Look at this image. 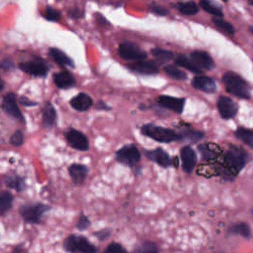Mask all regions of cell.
Returning a JSON list of instances; mask_svg holds the SVG:
<instances>
[{"mask_svg": "<svg viewBox=\"0 0 253 253\" xmlns=\"http://www.w3.org/2000/svg\"><path fill=\"white\" fill-rule=\"evenodd\" d=\"M53 82L59 89H68L75 85V79L68 71H62L53 75Z\"/></svg>", "mask_w": 253, "mask_h": 253, "instance_id": "cell-22", "label": "cell"}, {"mask_svg": "<svg viewBox=\"0 0 253 253\" xmlns=\"http://www.w3.org/2000/svg\"><path fill=\"white\" fill-rule=\"evenodd\" d=\"M4 183L8 188H10L18 193L24 191L27 187L25 179L19 175L14 174V173L6 174L4 176Z\"/></svg>", "mask_w": 253, "mask_h": 253, "instance_id": "cell-21", "label": "cell"}, {"mask_svg": "<svg viewBox=\"0 0 253 253\" xmlns=\"http://www.w3.org/2000/svg\"><path fill=\"white\" fill-rule=\"evenodd\" d=\"M0 66H1V68H4V69H10L13 67V63L8 59H4L1 61Z\"/></svg>", "mask_w": 253, "mask_h": 253, "instance_id": "cell-43", "label": "cell"}, {"mask_svg": "<svg viewBox=\"0 0 253 253\" xmlns=\"http://www.w3.org/2000/svg\"><path fill=\"white\" fill-rule=\"evenodd\" d=\"M175 62L178 65H180V66H182V67H184V68H186V69H188V70H190L194 73H200L201 72V69L192 60L187 58L185 55H182V54L178 55L175 59Z\"/></svg>", "mask_w": 253, "mask_h": 253, "instance_id": "cell-29", "label": "cell"}, {"mask_svg": "<svg viewBox=\"0 0 253 253\" xmlns=\"http://www.w3.org/2000/svg\"><path fill=\"white\" fill-rule=\"evenodd\" d=\"M181 140H188L191 142H197L204 137V132L197 129H185L181 133Z\"/></svg>", "mask_w": 253, "mask_h": 253, "instance_id": "cell-30", "label": "cell"}, {"mask_svg": "<svg viewBox=\"0 0 253 253\" xmlns=\"http://www.w3.org/2000/svg\"><path fill=\"white\" fill-rule=\"evenodd\" d=\"M249 1V3L251 4V5H253V0H248Z\"/></svg>", "mask_w": 253, "mask_h": 253, "instance_id": "cell-47", "label": "cell"}, {"mask_svg": "<svg viewBox=\"0 0 253 253\" xmlns=\"http://www.w3.org/2000/svg\"><path fill=\"white\" fill-rule=\"evenodd\" d=\"M50 210V206L42 203L25 204L19 208V213L25 222L30 224H38L40 223L42 215Z\"/></svg>", "mask_w": 253, "mask_h": 253, "instance_id": "cell-5", "label": "cell"}, {"mask_svg": "<svg viewBox=\"0 0 253 253\" xmlns=\"http://www.w3.org/2000/svg\"><path fill=\"white\" fill-rule=\"evenodd\" d=\"M19 66L23 71L34 76H44L47 72V67L45 66V64L38 61L23 62L20 63Z\"/></svg>", "mask_w": 253, "mask_h": 253, "instance_id": "cell-18", "label": "cell"}, {"mask_svg": "<svg viewBox=\"0 0 253 253\" xmlns=\"http://www.w3.org/2000/svg\"><path fill=\"white\" fill-rule=\"evenodd\" d=\"M164 71L172 78L177 79V80H185L187 78V75L184 71L180 70L174 65H166L164 67Z\"/></svg>", "mask_w": 253, "mask_h": 253, "instance_id": "cell-34", "label": "cell"}, {"mask_svg": "<svg viewBox=\"0 0 253 253\" xmlns=\"http://www.w3.org/2000/svg\"><path fill=\"white\" fill-rule=\"evenodd\" d=\"M111 233H112V229H111V228H103V229L94 231L93 235H94L98 240L104 241V240H107V239L111 236Z\"/></svg>", "mask_w": 253, "mask_h": 253, "instance_id": "cell-39", "label": "cell"}, {"mask_svg": "<svg viewBox=\"0 0 253 253\" xmlns=\"http://www.w3.org/2000/svg\"><path fill=\"white\" fill-rule=\"evenodd\" d=\"M102 253H109V252H108L107 250H105V251H104V252H102Z\"/></svg>", "mask_w": 253, "mask_h": 253, "instance_id": "cell-49", "label": "cell"}, {"mask_svg": "<svg viewBox=\"0 0 253 253\" xmlns=\"http://www.w3.org/2000/svg\"><path fill=\"white\" fill-rule=\"evenodd\" d=\"M141 154L137 146L133 143L125 144L119 148L115 153V159L117 162L127 166L129 168H135L139 164Z\"/></svg>", "mask_w": 253, "mask_h": 253, "instance_id": "cell-6", "label": "cell"}, {"mask_svg": "<svg viewBox=\"0 0 253 253\" xmlns=\"http://www.w3.org/2000/svg\"><path fill=\"white\" fill-rule=\"evenodd\" d=\"M140 132L143 135L162 143H169L172 141L181 140V134L176 132L174 129L155 126L153 124L143 125L140 127Z\"/></svg>", "mask_w": 253, "mask_h": 253, "instance_id": "cell-2", "label": "cell"}, {"mask_svg": "<svg viewBox=\"0 0 253 253\" xmlns=\"http://www.w3.org/2000/svg\"><path fill=\"white\" fill-rule=\"evenodd\" d=\"M200 5L205 11L213 16L221 17L223 15L221 8L211 0H200Z\"/></svg>", "mask_w": 253, "mask_h": 253, "instance_id": "cell-27", "label": "cell"}, {"mask_svg": "<svg viewBox=\"0 0 253 253\" xmlns=\"http://www.w3.org/2000/svg\"><path fill=\"white\" fill-rule=\"evenodd\" d=\"M119 53L121 57L126 60L136 61L146 58V53L143 50H141L136 44L131 42L121 43L119 47Z\"/></svg>", "mask_w": 253, "mask_h": 253, "instance_id": "cell-9", "label": "cell"}, {"mask_svg": "<svg viewBox=\"0 0 253 253\" xmlns=\"http://www.w3.org/2000/svg\"><path fill=\"white\" fill-rule=\"evenodd\" d=\"M80 15H81V12H79L77 9L74 10V13L72 14L73 17H80Z\"/></svg>", "mask_w": 253, "mask_h": 253, "instance_id": "cell-45", "label": "cell"}, {"mask_svg": "<svg viewBox=\"0 0 253 253\" xmlns=\"http://www.w3.org/2000/svg\"><path fill=\"white\" fill-rule=\"evenodd\" d=\"M3 87H4V85H3V83L0 81V92L2 91V89H3Z\"/></svg>", "mask_w": 253, "mask_h": 253, "instance_id": "cell-46", "label": "cell"}, {"mask_svg": "<svg viewBox=\"0 0 253 253\" xmlns=\"http://www.w3.org/2000/svg\"><path fill=\"white\" fill-rule=\"evenodd\" d=\"M2 109L12 118L18 120L21 123H25V118L21 112V110L18 107L17 104V99L14 93H7L3 99H2V104H1Z\"/></svg>", "mask_w": 253, "mask_h": 253, "instance_id": "cell-8", "label": "cell"}, {"mask_svg": "<svg viewBox=\"0 0 253 253\" xmlns=\"http://www.w3.org/2000/svg\"><path fill=\"white\" fill-rule=\"evenodd\" d=\"M130 253H158V248L151 241H144L136 246Z\"/></svg>", "mask_w": 253, "mask_h": 253, "instance_id": "cell-32", "label": "cell"}, {"mask_svg": "<svg viewBox=\"0 0 253 253\" xmlns=\"http://www.w3.org/2000/svg\"><path fill=\"white\" fill-rule=\"evenodd\" d=\"M177 10L182 13L183 15L191 16L195 15L198 12V6L195 2L189 1V2H179L175 5Z\"/></svg>", "mask_w": 253, "mask_h": 253, "instance_id": "cell-28", "label": "cell"}, {"mask_svg": "<svg viewBox=\"0 0 253 253\" xmlns=\"http://www.w3.org/2000/svg\"><path fill=\"white\" fill-rule=\"evenodd\" d=\"M64 136L69 146L76 150L86 151L90 148L88 137L82 131L76 128H69L65 131Z\"/></svg>", "mask_w": 253, "mask_h": 253, "instance_id": "cell-7", "label": "cell"}, {"mask_svg": "<svg viewBox=\"0 0 253 253\" xmlns=\"http://www.w3.org/2000/svg\"><path fill=\"white\" fill-rule=\"evenodd\" d=\"M151 53L152 55L159 61L161 62H166V61H169L170 59H172L173 57V53L169 50H166V49H162V48H153L151 50Z\"/></svg>", "mask_w": 253, "mask_h": 253, "instance_id": "cell-33", "label": "cell"}, {"mask_svg": "<svg viewBox=\"0 0 253 253\" xmlns=\"http://www.w3.org/2000/svg\"><path fill=\"white\" fill-rule=\"evenodd\" d=\"M12 253H23V248H22V245H17L13 248L12 250Z\"/></svg>", "mask_w": 253, "mask_h": 253, "instance_id": "cell-44", "label": "cell"}, {"mask_svg": "<svg viewBox=\"0 0 253 253\" xmlns=\"http://www.w3.org/2000/svg\"><path fill=\"white\" fill-rule=\"evenodd\" d=\"M248 153L238 146H231L223 155L221 176L224 179L232 180L244 168L247 163Z\"/></svg>", "mask_w": 253, "mask_h": 253, "instance_id": "cell-1", "label": "cell"}, {"mask_svg": "<svg viewBox=\"0 0 253 253\" xmlns=\"http://www.w3.org/2000/svg\"><path fill=\"white\" fill-rule=\"evenodd\" d=\"M192 85L196 89L207 93H213L216 90L215 82L207 76H196L192 81Z\"/></svg>", "mask_w": 253, "mask_h": 253, "instance_id": "cell-19", "label": "cell"}, {"mask_svg": "<svg viewBox=\"0 0 253 253\" xmlns=\"http://www.w3.org/2000/svg\"><path fill=\"white\" fill-rule=\"evenodd\" d=\"M48 53L50 55V57L57 63L60 65H67V66H73V62L72 60L61 50H59L58 48L55 47H51L48 50Z\"/></svg>", "mask_w": 253, "mask_h": 253, "instance_id": "cell-23", "label": "cell"}, {"mask_svg": "<svg viewBox=\"0 0 253 253\" xmlns=\"http://www.w3.org/2000/svg\"><path fill=\"white\" fill-rule=\"evenodd\" d=\"M129 68L132 71H135L137 73H141V74H156L158 72V67L157 65L151 61V60H145V59H141V60H136L133 61L132 63L129 64Z\"/></svg>", "mask_w": 253, "mask_h": 253, "instance_id": "cell-15", "label": "cell"}, {"mask_svg": "<svg viewBox=\"0 0 253 253\" xmlns=\"http://www.w3.org/2000/svg\"><path fill=\"white\" fill-rule=\"evenodd\" d=\"M150 10L156 14V15H159V16H165L168 14V10L162 6H159V5H156V4H153L150 6Z\"/></svg>", "mask_w": 253, "mask_h": 253, "instance_id": "cell-40", "label": "cell"}, {"mask_svg": "<svg viewBox=\"0 0 253 253\" xmlns=\"http://www.w3.org/2000/svg\"><path fill=\"white\" fill-rule=\"evenodd\" d=\"M91 225V221L89 219V217L84 214L83 212L79 215V217L77 218V221L75 223V227L77 230L79 231H83V230H86L89 228V226Z\"/></svg>", "mask_w": 253, "mask_h": 253, "instance_id": "cell-37", "label": "cell"}, {"mask_svg": "<svg viewBox=\"0 0 253 253\" xmlns=\"http://www.w3.org/2000/svg\"><path fill=\"white\" fill-rule=\"evenodd\" d=\"M182 167L185 172L191 173L197 163V154L191 146H184L180 150Z\"/></svg>", "mask_w": 253, "mask_h": 253, "instance_id": "cell-14", "label": "cell"}, {"mask_svg": "<svg viewBox=\"0 0 253 253\" xmlns=\"http://www.w3.org/2000/svg\"><path fill=\"white\" fill-rule=\"evenodd\" d=\"M70 106L78 112H85L87 110H89L93 104V100L92 98L86 94V93H79L78 95L74 96L70 102H69Z\"/></svg>", "mask_w": 253, "mask_h": 253, "instance_id": "cell-17", "label": "cell"}, {"mask_svg": "<svg viewBox=\"0 0 253 253\" xmlns=\"http://www.w3.org/2000/svg\"><path fill=\"white\" fill-rule=\"evenodd\" d=\"M227 233L229 235H241L243 237H250V227L245 222H237L228 227Z\"/></svg>", "mask_w": 253, "mask_h": 253, "instance_id": "cell-24", "label": "cell"}, {"mask_svg": "<svg viewBox=\"0 0 253 253\" xmlns=\"http://www.w3.org/2000/svg\"><path fill=\"white\" fill-rule=\"evenodd\" d=\"M199 150L202 153V157L204 160H210L215 156L217 152V147L216 145H211L210 143L201 144L199 145Z\"/></svg>", "mask_w": 253, "mask_h": 253, "instance_id": "cell-31", "label": "cell"}, {"mask_svg": "<svg viewBox=\"0 0 253 253\" xmlns=\"http://www.w3.org/2000/svg\"><path fill=\"white\" fill-rule=\"evenodd\" d=\"M56 110L53 105L47 102L42 109V126L45 128H51L55 126L56 123Z\"/></svg>", "mask_w": 253, "mask_h": 253, "instance_id": "cell-20", "label": "cell"}, {"mask_svg": "<svg viewBox=\"0 0 253 253\" xmlns=\"http://www.w3.org/2000/svg\"><path fill=\"white\" fill-rule=\"evenodd\" d=\"M250 31L252 32V34H253V28H250Z\"/></svg>", "mask_w": 253, "mask_h": 253, "instance_id": "cell-48", "label": "cell"}, {"mask_svg": "<svg viewBox=\"0 0 253 253\" xmlns=\"http://www.w3.org/2000/svg\"><path fill=\"white\" fill-rule=\"evenodd\" d=\"M191 59L200 69L210 70L214 67L212 58L205 51H201V50L193 51L191 53Z\"/></svg>", "mask_w": 253, "mask_h": 253, "instance_id": "cell-16", "label": "cell"}, {"mask_svg": "<svg viewBox=\"0 0 253 253\" xmlns=\"http://www.w3.org/2000/svg\"><path fill=\"white\" fill-rule=\"evenodd\" d=\"M19 102H20L21 105H23V106H25V107H33V106L38 105V103H36V102H34V101H32V100L26 98V97H20V98H19Z\"/></svg>", "mask_w": 253, "mask_h": 253, "instance_id": "cell-41", "label": "cell"}, {"mask_svg": "<svg viewBox=\"0 0 253 253\" xmlns=\"http://www.w3.org/2000/svg\"><path fill=\"white\" fill-rule=\"evenodd\" d=\"M95 108L97 110H100V111H110L111 110V107H109L106 103H104L103 101H99L97 102Z\"/></svg>", "mask_w": 253, "mask_h": 253, "instance_id": "cell-42", "label": "cell"}, {"mask_svg": "<svg viewBox=\"0 0 253 253\" xmlns=\"http://www.w3.org/2000/svg\"><path fill=\"white\" fill-rule=\"evenodd\" d=\"M223 1H226V0H223Z\"/></svg>", "mask_w": 253, "mask_h": 253, "instance_id": "cell-51", "label": "cell"}, {"mask_svg": "<svg viewBox=\"0 0 253 253\" xmlns=\"http://www.w3.org/2000/svg\"><path fill=\"white\" fill-rule=\"evenodd\" d=\"M234 133L239 140H241L243 143H245L246 145L253 149V129L240 126L237 127Z\"/></svg>", "mask_w": 253, "mask_h": 253, "instance_id": "cell-26", "label": "cell"}, {"mask_svg": "<svg viewBox=\"0 0 253 253\" xmlns=\"http://www.w3.org/2000/svg\"><path fill=\"white\" fill-rule=\"evenodd\" d=\"M212 22H213L214 26L219 31H221L223 33H226L228 35H233L234 34V28L228 22H226V21H224L222 19H218V18L212 19Z\"/></svg>", "mask_w": 253, "mask_h": 253, "instance_id": "cell-35", "label": "cell"}, {"mask_svg": "<svg viewBox=\"0 0 253 253\" xmlns=\"http://www.w3.org/2000/svg\"><path fill=\"white\" fill-rule=\"evenodd\" d=\"M158 104L170 111H173L176 114H181L184 110V105H185V99L184 98H176V97H171L167 95H161L157 99Z\"/></svg>", "mask_w": 253, "mask_h": 253, "instance_id": "cell-12", "label": "cell"}, {"mask_svg": "<svg viewBox=\"0 0 253 253\" xmlns=\"http://www.w3.org/2000/svg\"><path fill=\"white\" fill-rule=\"evenodd\" d=\"M252 213H253V210H252Z\"/></svg>", "mask_w": 253, "mask_h": 253, "instance_id": "cell-50", "label": "cell"}, {"mask_svg": "<svg viewBox=\"0 0 253 253\" xmlns=\"http://www.w3.org/2000/svg\"><path fill=\"white\" fill-rule=\"evenodd\" d=\"M14 196L9 191L0 192V216L5 214L13 206Z\"/></svg>", "mask_w": 253, "mask_h": 253, "instance_id": "cell-25", "label": "cell"}, {"mask_svg": "<svg viewBox=\"0 0 253 253\" xmlns=\"http://www.w3.org/2000/svg\"><path fill=\"white\" fill-rule=\"evenodd\" d=\"M217 110L222 119L229 120L235 117L238 111V106L230 98L226 96H220L217 100Z\"/></svg>", "mask_w": 253, "mask_h": 253, "instance_id": "cell-10", "label": "cell"}, {"mask_svg": "<svg viewBox=\"0 0 253 253\" xmlns=\"http://www.w3.org/2000/svg\"><path fill=\"white\" fill-rule=\"evenodd\" d=\"M144 155L154 163L158 164L159 166L163 168L170 167L172 165V159L169 156V154L161 147H157L151 150H146L143 149Z\"/></svg>", "mask_w": 253, "mask_h": 253, "instance_id": "cell-11", "label": "cell"}, {"mask_svg": "<svg viewBox=\"0 0 253 253\" xmlns=\"http://www.w3.org/2000/svg\"><path fill=\"white\" fill-rule=\"evenodd\" d=\"M44 18L48 21H58L60 19V13L52 7H46L44 11Z\"/></svg>", "mask_w": 253, "mask_h": 253, "instance_id": "cell-38", "label": "cell"}, {"mask_svg": "<svg viewBox=\"0 0 253 253\" xmlns=\"http://www.w3.org/2000/svg\"><path fill=\"white\" fill-rule=\"evenodd\" d=\"M62 247L67 253H96L97 247L83 235L70 234L63 240Z\"/></svg>", "mask_w": 253, "mask_h": 253, "instance_id": "cell-4", "label": "cell"}, {"mask_svg": "<svg viewBox=\"0 0 253 253\" xmlns=\"http://www.w3.org/2000/svg\"><path fill=\"white\" fill-rule=\"evenodd\" d=\"M9 142H10V144H12L13 146H16V147L22 146L23 143H24V133H23V131L21 129L15 130L11 134Z\"/></svg>", "mask_w": 253, "mask_h": 253, "instance_id": "cell-36", "label": "cell"}, {"mask_svg": "<svg viewBox=\"0 0 253 253\" xmlns=\"http://www.w3.org/2000/svg\"><path fill=\"white\" fill-rule=\"evenodd\" d=\"M89 173V169L86 165L80 163H72L68 167V174L75 185H82Z\"/></svg>", "mask_w": 253, "mask_h": 253, "instance_id": "cell-13", "label": "cell"}, {"mask_svg": "<svg viewBox=\"0 0 253 253\" xmlns=\"http://www.w3.org/2000/svg\"><path fill=\"white\" fill-rule=\"evenodd\" d=\"M222 81L225 85L226 90L232 95L239 97L241 99L250 98V89L246 81L240 77L238 74L228 71L224 73Z\"/></svg>", "mask_w": 253, "mask_h": 253, "instance_id": "cell-3", "label": "cell"}]
</instances>
